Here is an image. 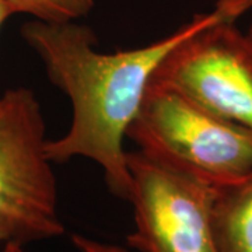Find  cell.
<instances>
[{
    "label": "cell",
    "instance_id": "obj_2",
    "mask_svg": "<svg viewBox=\"0 0 252 252\" xmlns=\"http://www.w3.org/2000/svg\"><path fill=\"white\" fill-rule=\"evenodd\" d=\"M139 152L223 187L252 171V132L152 81L127 135Z\"/></svg>",
    "mask_w": 252,
    "mask_h": 252
},
{
    "label": "cell",
    "instance_id": "obj_7",
    "mask_svg": "<svg viewBox=\"0 0 252 252\" xmlns=\"http://www.w3.org/2000/svg\"><path fill=\"white\" fill-rule=\"evenodd\" d=\"M13 14L44 23H72L89 16L95 0H1Z\"/></svg>",
    "mask_w": 252,
    "mask_h": 252
},
{
    "label": "cell",
    "instance_id": "obj_6",
    "mask_svg": "<svg viewBox=\"0 0 252 252\" xmlns=\"http://www.w3.org/2000/svg\"><path fill=\"white\" fill-rule=\"evenodd\" d=\"M213 230L220 252H252V171L217 187Z\"/></svg>",
    "mask_w": 252,
    "mask_h": 252
},
{
    "label": "cell",
    "instance_id": "obj_3",
    "mask_svg": "<svg viewBox=\"0 0 252 252\" xmlns=\"http://www.w3.org/2000/svg\"><path fill=\"white\" fill-rule=\"evenodd\" d=\"M252 0H217L164 58L152 81L252 132V44L237 21Z\"/></svg>",
    "mask_w": 252,
    "mask_h": 252
},
{
    "label": "cell",
    "instance_id": "obj_5",
    "mask_svg": "<svg viewBox=\"0 0 252 252\" xmlns=\"http://www.w3.org/2000/svg\"><path fill=\"white\" fill-rule=\"evenodd\" d=\"M135 230L140 252H220L213 230L217 187L142 152H127Z\"/></svg>",
    "mask_w": 252,
    "mask_h": 252
},
{
    "label": "cell",
    "instance_id": "obj_4",
    "mask_svg": "<svg viewBox=\"0 0 252 252\" xmlns=\"http://www.w3.org/2000/svg\"><path fill=\"white\" fill-rule=\"evenodd\" d=\"M46 142L35 94L20 87L0 95V250L64 234Z\"/></svg>",
    "mask_w": 252,
    "mask_h": 252
},
{
    "label": "cell",
    "instance_id": "obj_1",
    "mask_svg": "<svg viewBox=\"0 0 252 252\" xmlns=\"http://www.w3.org/2000/svg\"><path fill=\"white\" fill-rule=\"evenodd\" d=\"M193 20L170 35L133 49L101 52L90 27L32 20L21 28L23 39L45 66L52 84L72 104L66 133L46 142L52 162L87 158L104 174L109 190L127 200L130 172L126 135L142 105L154 72L192 30Z\"/></svg>",
    "mask_w": 252,
    "mask_h": 252
},
{
    "label": "cell",
    "instance_id": "obj_10",
    "mask_svg": "<svg viewBox=\"0 0 252 252\" xmlns=\"http://www.w3.org/2000/svg\"><path fill=\"white\" fill-rule=\"evenodd\" d=\"M247 35H248V38H250V41H251L252 44V23L251 26H250V28H248V31H247Z\"/></svg>",
    "mask_w": 252,
    "mask_h": 252
},
{
    "label": "cell",
    "instance_id": "obj_9",
    "mask_svg": "<svg viewBox=\"0 0 252 252\" xmlns=\"http://www.w3.org/2000/svg\"><path fill=\"white\" fill-rule=\"evenodd\" d=\"M0 252H24V247H20V245H6L3 247Z\"/></svg>",
    "mask_w": 252,
    "mask_h": 252
},
{
    "label": "cell",
    "instance_id": "obj_8",
    "mask_svg": "<svg viewBox=\"0 0 252 252\" xmlns=\"http://www.w3.org/2000/svg\"><path fill=\"white\" fill-rule=\"evenodd\" d=\"M10 16H13V13H11L9 7L0 0V28H1V26L4 24V21H6Z\"/></svg>",
    "mask_w": 252,
    "mask_h": 252
}]
</instances>
